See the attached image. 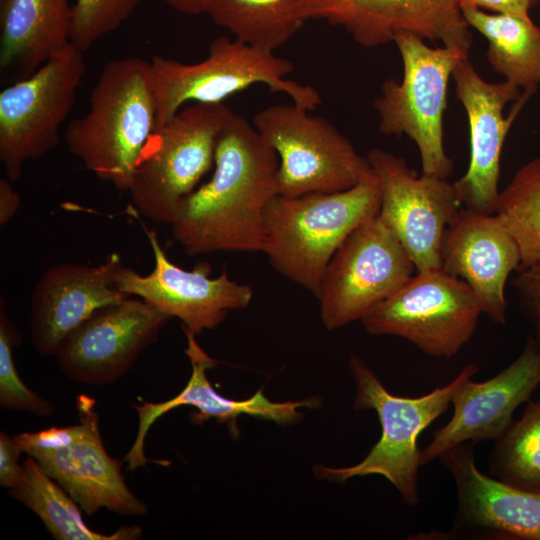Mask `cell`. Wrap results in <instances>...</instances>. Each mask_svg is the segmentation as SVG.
<instances>
[{"instance_id": "obj_1", "label": "cell", "mask_w": 540, "mask_h": 540, "mask_svg": "<svg viewBox=\"0 0 540 540\" xmlns=\"http://www.w3.org/2000/svg\"><path fill=\"white\" fill-rule=\"evenodd\" d=\"M278 165L274 149L234 113L219 135L211 178L177 206L170 224L175 240L191 256L262 252Z\"/></svg>"}, {"instance_id": "obj_2", "label": "cell", "mask_w": 540, "mask_h": 540, "mask_svg": "<svg viewBox=\"0 0 540 540\" xmlns=\"http://www.w3.org/2000/svg\"><path fill=\"white\" fill-rule=\"evenodd\" d=\"M156 127L150 62H107L89 96V110L65 131L68 151L102 181L127 191L136 163Z\"/></svg>"}, {"instance_id": "obj_3", "label": "cell", "mask_w": 540, "mask_h": 540, "mask_svg": "<svg viewBox=\"0 0 540 540\" xmlns=\"http://www.w3.org/2000/svg\"><path fill=\"white\" fill-rule=\"evenodd\" d=\"M380 200L373 170L343 191L278 194L265 210L262 252L278 273L316 295L335 252L357 227L378 214Z\"/></svg>"}, {"instance_id": "obj_4", "label": "cell", "mask_w": 540, "mask_h": 540, "mask_svg": "<svg viewBox=\"0 0 540 540\" xmlns=\"http://www.w3.org/2000/svg\"><path fill=\"white\" fill-rule=\"evenodd\" d=\"M349 367L356 386L354 408L376 412L381 437L361 462L348 467L315 465L314 471L318 477L334 482L380 475L397 489L407 505H416L421 466L418 437L451 406L458 387L473 377L479 367L469 363L450 383L416 398L390 393L365 362L354 354L350 355Z\"/></svg>"}, {"instance_id": "obj_5", "label": "cell", "mask_w": 540, "mask_h": 540, "mask_svg": "<svg viewBox=\"0 0 540 540\" xmlns=\"http://www.w3.org/2000/svg\"><path fill=\"white\" fill-rule=\"evenodd\" d=\"M150 64L155 129L166 124L187 102L223 103L232 94L255 84L284 93L294 104L308 110H314L322 102L316 89L286 78L294 70L289 60L229 37L213 40L208 56L197 63L185 64L154 55Z\"/></svg>"}, {"instance_id": "obj_6", "label": "cell", "mask_w": 540, "mask_h": 540, "mask_svg": "<svg viewBox=\"0 0 540 540\" xmlns=\"http://www.w3.org/2000/svg\"><path fill=\"white\" fill-rule=\"evenodd\" d=\"M233 114L223 103H193L154 130L127 190L136 212L171 224L179 202L214 167L219 135Z\"/></svg>"}, {"instance_id": "obj_7", "label": "cell", "mask_w": 540, "mask_h": 540, "mask_svg": "<svg viewBox=\"0 0 540 540\" xmlns=\"http://www.w3.org/2000/svg\"><path fill=\"white\" fill-rule=\"evenodd\" d=\"M403 64L402 81L387 78L374 101L379 130L408 136L418 147L422 174L448 179L453 161L443 139L449 79L460 58L469 56L445 46L432 48L411 33L394 42Z\"/></svg>"}, {"instance_id": "obj_8", "label": "cell", "mask_w": 540, "mask_h": 540, "mask_svg": "<svg viewBox=\"0 0 540 540\" xmlns=\"http://www.w3.org/2000/svg\"><path fill=\"white\" fill-rule=\"evenodd\" d=\"M296 104L258 111L252 125L276 152L278 194L299 196L349 189L372 168L351 141L328 120Z\"/></svg>"}, {"instance_id": "obj_9", "label": "cell", "mask_w": 540, "mask_h": 540, "mask_svg": "<svg viewBox=\"0 0 540 540\" xmlns=\"http://www.w3.org/2000/svg\"><path fill=\"white\" fill-rule=\"evenodd\" d=\"M76 406L79 424L13 438L87 515L101 508L126 516L145 515L147 506L126 485L121 461L105 450L94 400L81 395Z\"/></svg>"}, {"instance_id": "obj_10", "label": "cell", "mask_w": 540, "mask_h": 540, "mask_svg": "<svg viewBox=\"0 0 540 540\" xmlns=\"http://www.w3.org/2000/svg\"><path fill=\"white\" fill-rule=\"evenodd\" d=\"M481 314L469 285L438 268L415 272L361 322L371 334L402 337L429 356L450 358L472 338Z\"/></svg>"}, {"instance_id": "obj_11", "label": "cell", "mask_w": 540, "mask_h": 540, "mask_svg": "<svg viewBox=\"0 0 540 540\" xmlns=\"http://www.w3.org/2000/svg\"><path fill=\"white\" fill-rule=\"evenodd\" d=\"M84 52L71 42L32 75L0 92V160L11 182L21 177L25 162L59 144L60 128L86 73Z\"/></svg>"}, {"instance_id": "obj_12", "label": "cell", "mask_w": 540, "mask_h": 540, "mask_svg": "<svg viewBox=\"0 0 540 540\" xmlns=\"http://www.w3.org/2000/svg\"><path fill=\"white\" fill-rule=\"evenodd\" d=\"M415 267L378 214L357 227L328 263L316 296L328 330L362 320L414 273Z\"/></svg>"}, {"instance_id": "obj_13", "label": "cell", "mask_w": 540, "mask_h": 540, "mask_svg": "<svg viewBox=\"0 0 540 540\" xmlns=\"http://www.w3.org/2000/svg\"><path fill=\"white\" fill-rule=\"evenodd\" d=\"M367 157L380 183L378 217L402 244L416 272L441 268L445 229L462 207L453 183L418 177L405 159L380 148Z\"/></svg>"}, {"instance_id": "obj_14", "label": "cell", "mask_w": 540, "mask_h": 540, "mask_svg": "<svg viewBox=\"0 0 540 540\" xmlns=\"http://www.w3.org/2000/svg\"><path fill=\"white\" fill-rule=\"evenodd\" d=\"M452 78L457 99L467 114L470 134L468 169L453 185L462 207L492 214L500 192V158L506 136L534 92L520 94L519 88L505 80H484L469 56L459 59Z\"/></svg>"}, {"instance_id": "obj_15", "label": "cell", "mask_w": 540, "mask_h": 540, "mask_svg": "<svg viewBox=\"0 0 540 540\" xmlns=\"http://www.w3.org/2000/svg\"><path fill=\"white\" fill-rule=\"evenodd\" d=\"M170 319L141 298H125L97 309L60 344V369L75 382L98 386L121 378L156 342Z\"/></svg>"}, {"instance_id": "obj_16", "label": "cell", "mask_w": 540, "mask_h": 540, "mask_svg": "<svg viewBox=\"0 0 540 540\" xmlns=\"http://www.w3.org/2000/svg\"><path fill=\"white\" fill-rule=\"evenodd\" d=\"M154 256L148 275L123 266L116 285L127 296H137L168 317L182 321L195 335L216 328L231 310L246 308L253 297L249 285L231 280L226 271L210 277L211 266L200 263L191 270L175 265L163 250L154 230L144 227Z\"/></svg>"}, {"instance_id": "obj_17", "label": "cell", "mask_w": 540, "mask_h": 540, "mask_svg": "<svg viewBox=\"0 0 540 540\" xmlns=\"http://www.w3.org/2000/svg\"><path fill=\"white\" fill-rule=\"evenodd\" d=\"M540 385V345L530 335L519 356L505 369L483 381L467 378L456 390L453 415L437 429L420 453V465L439 459L466 442L497 440L511 425L517 407Z\"/></svg>"}, {"instance_id": "obj_18", "label": "cell", "mask_w": 540, "mask_h": 540, "mask_svg": "<svg viewBox=\"0 0 540 540\" xmlns=\"http://www.w3.org/2000/svg\"><path fill=\"white\" fill-rule=\"evenodd\" d=\"M310 19L343 27L363 47L402 33L470 55L473 39L458 0H309Z\"/></svg>"}, {"instance_id": "obj_19", "label": "cell", "mask_w": 540, "mask_h": 540, "mask_svg": "<svg viewBox=\"0 0 540 540\" xmlns=\"http://www.w3.org/2000/svg\"><path fill=\"white\" fill-rule=\"evenodd\" d=\"M520 267L518 245L499 217L461 207L442 238L441 269L467 283L496 324L506 322V282Z\"/></svg>"}, {"instance_id": "obj_20", "label": "cell", "mask_w": 540, "mask_h": 540, "mask_svg": "<svg viewBox=\"0 0 540 540\" xmlns=\"http://www.w3.org/2000/svg\"><path fill=\"white\" fill-rule=\"evenodd\" d=\"M474 443L466 442L439 459L451 474L457 511L449 535L473 533L509 540H540V493L526 491L483 474Z\"/></svg>"}, {"instance_id": "obj_21", "label": "cell", "mask_w": 540, "mask_h": 540, "mask_svg": "<svg viewBox=\"0 0 540 540\" xmlns=\"http://www.w3.org/2000/svg\"><path fill=\"white\" fill-rule=\"evenodd\" d=\"M123 266L120 255L111 253L96 266L63 263L47 270L32 295L34 348L55 355L62 341L97 309L128 298L116 285Z\"/></svg>"}, {"instance_id": "obj_22", "label": "cell", "mask_w": 540, "mask_h": 540, "mask_svg": "<svg viewBox=\"0 0 540 540\" xmlns=\"http://www.w3.org/2000/svg\"><path fill=\"white\" fill-rule=\"evenodd\" d=\"M183 331L187 340L184 353L191 363V377L184 389L167 401L132 405L138 413L139 421L135 441L123 459L128 463V470L133 471L144 467L149 462L144 453V442L150 427L163 414L179 406L189 405L198 410L191 414L193 424L200 425L214 418L218 423L226 424L229 430L237 435V419L243 414L281 425H289L302 419L299 408L317 405L315 399L273 402L263 394L262 390L244 400L224 397L213 389L207 378V371L215 367L216 360L200 347L195 334L186 329Z\"/></svg>"}, {"instance_id": "obj_23", "label": "cell", "mask_w": 540, "mask_h": 540, "mask_svg": "<svg viewBox=\"0 0 540 540\" xmlns=\"http://www.w3.org/2000/svg\"><path fill=\"white\" fill-rule=\"evenodd\" d=\"M67 0H0V68L32 75L71 44Z\"/></svg>"}, {"instance_id": "obj_24", "label": "cell", "mask_w": 540, "mask_h": 540, "mask_svg": "<svg viewBox=\"0 0 540 540\" xmlns=\"http://www.w3.org/2000/svg\"><path fill=\"white\" fill-rule=\"evenodd\" d=\"M469 27L488 41L487 61L505 81L535 93L540 86V27L532 19L461 8Z\"/></svg>"}, {"instance_id": "obj_25", "label": "cell", "mask_w": 540, "mask_h": 540, "mask_svg": "<svg viewBox=\"0 0 540 540\" xmlns=\"http://www.w3.org/2000/svg\"><path fill=\"white\" fill-rule=\"evenodd\" d=\"M8 494L33 511L57 540H135L142 535L139 526H124L108 535L90 529L79 505L31 456L24 460L19 481Z\"/></svg>"}, {"instance_id": "obj_26", "label": "cell", "mask_w": 540, "mask_h": 540, "mask_svg": "<svg viewBox=\"0 0 540 540\" xmlns=\"http://www.w3.org/2000/svg\"><path fill=\"white\" fill-rule=\"evenodd\" d=\"M206 14L236 39L272 52L310 19L309 0H211Z\"/></svg>"}, {"instance_id": "obj_27", "label": "cell", "mask_w": 540, "mask_h": 540, "mask_svg": "<svg viewBox=\"0 0 540 540\" xmlns=\"http://www.w3.org/2000/svg\"><path fill=\"white\" fill-rule=\"evenodd\" d=\"M495 214L516 241L521 267L540 260V156L514 174L499 192Z\"/></svg>"}, {"instance_id": "obj_28", "label": "cell", "mask_w": 540, "mask_h": 540, "mask_svg": "<svg viewBox=\"0 0 540 540\" xmlns=\"http://www.w3.org/2000/svg\"><path fill=\"white\" fill-rule=\"evenodd\" d=\"M495 442L489 459L494 478L540 493V402H529Z\"/></svg>"}, {"instance_id": "obj_29", "label": "cell", "mask_w": 540, "mask_h": 540, "mask_svg": "<svg viewBox=\"0 0 540 540\" xmlns=\"http://www.w3.org/2000/svg\"><path fill=\"white\" fill-rule=\"evenodd\" d=\"M18 335L9 320L5 301L0 308V405L3 409L26 411L49 417L54 411L51 401L28 388L20 378L13 358V347Z\"/></svg>"}, {"instance_id": "obj_30", "label": "cell", "mask_w": 540, "mask_h": 540, "mask_svg": "<svg viewBox=\"0 0 540 540\" xmlns=\"http://www.w3.org/2000/svg\"><path fill=\"white\" fill-rule=\"evenodd\" d=\"M141 0H76L72 6L71 42L83 51L118 29Z\"/></svg>"}, {"instance_id": "obj_31", "label": "cell", "mask_w": 540, "mask_h": 540, "mask_svg": "<svg viewBox=\"0 0 540 540\" xmlns=\"http://www.w3.org/2000/svg\"><path fill=\"white\" fill-rule=\"evenodd\" d=\"M518 271L513 286L521 308L533 326V336L540 345V260Z\"/></svg>"}, {"instance_id": "obj_32", "label": "cell", "mask_w": 540, "mask_h": 540, "mask_svg": "<svg viewBox=\"0 0 540 540\" xmlns=\"http://www.w3.org/2000/svg\"><path fill=\"white\" fill-rule=\"evenodd\" d=\"M20 445L7 433L0 432V484L12 489L16 486L22 473V465L18 463L21 453Z\"/></svg>"}, {"instance_id": "obj_33", "label": "cell", "mask_w": 540, "mask_h": 540, "mask_svg": "<svg viewBox=\"0 0 540 540\" xmlns=\"http://www.w3.org/2000/svg\"><path fill=\"white\" fill-rule=\"evenodd\" d=\"M539 0H458L460 8L471 6L487 9L497 14H505L530 19V9Z\"/></svg>"}, {"instance_id": "obj_34", "label": "cell", "mask_w": 540, "mask_h": 540, "mask_svg": "<svg viewBox=\"0 0 540 540\" xmlns=\"http://www.w3.org/2000/svg\"><path fill=\"white\" fill-rule=\"evenodd\" d=\"M21 205L19 194L12 187L8 178L0 179V225L7 224L17 213Z\"/></svg>"}, {"instance_id": "obj_35", "label": "cell", "mask_w": 540, "mask_h": 540, "mask_svg": "<svg viewBox=\"0 0 540 540\" xmlns=\"http://www.w3.org/2000/svg\"><path fill=\"white\" fill-rule=\"evenodd\" d=\"M175 9L176 11L188 14L198 15L206 13L211 0H160Z\"/></svg>"}]
</instances>
